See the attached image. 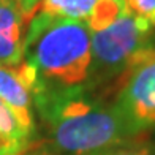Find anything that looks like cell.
I'll use <instances>...</instances> for the list:
<instances>
[{
  "label": "cell",
  "mask_w": 155,
  "mask_h": 155,
  "mask_svg": "<svg viewBox=\"0 0 155 155\" xmlns=\"http://www.w3.org/2000/svg\"><path fill=\"white\" fill-rule=\"evenodd\" d=\"M98 0H41L38 11L55 18L87 22Z\"/></svg>",
  "instance_id": "obj_7"
},
{
  "label": "cell",
  "mask_w": 155,
  "mask_h": 155,
  "mask_svg": "<svg viewBox=\"0 0 155 155\" xmlns=\"http://www.w3.org/2000/svg\"><path fill=\"white\" fill-rule=\"evenodd\" d=\"M153 130H155V128H153Z\"/></svg>",
  "instance_id": "obj_16"
},
{
  "label": "cell",
  "mask_w": 155,
  "mask_h": 155,
  "mask_svg": "<svg viewBox=\"0 0 155 155\" xmlns=\"http://www.w3.org/2000/svg\"><path fill=\"white\" fill-rule=\"evenodd\" d=\"M112 2H116L119 6H120L124 13H128V8H127V2H125V0H112Z\"/></svg>",
  "instance_id": "obj_13"
},
{
  "label": "cell",
  "mask_w": 155,
  "mask_h": 155,
  "mask_svg": "<svg viewBox=\"0 0 155 155\" xmlns=\"http://www.w3.org/2000/svg\"><path fill=\"white\" fill-rule=\"evenodd\" d=\"M120 15H124V11L116 2H112V0H98L86 24L90 32H98L109 27Z\"/></svg>",
  "instance_id": "obj_9"
},
{
  "label": "cell",
  "mask_w": 155,
  "mask_h": 155,
  "mask_svg": "<svg viewBox=\"0 0 155 155\" xmlns=\"http://www.w3.org/2000/svg\"><path fill=\"white\" fill-rule=\"evenodd\" d=\"M0 135L24 150H27L35 143L33 135L24 130V127L19 124L15 112L2 100H0Z\"/></svg>",
  "instance_id": "obj_8"
},
{
  "label": "cell",
  "mask_w": 155,
  "mask_h": 155,
  "mask_svg": "<svg viewBox=\"0 0 155 155\" xmlns=\"http://www.w3.org/2000/svg\"><path fill=\"white\" fill-rule=\"evenodd\" d=\"M22 155H55V152H52L43 141H35Z\"/></svg>",
  "instance_id": "obj_12"
},
{
  "label": "cell",
  "mask_w": 155,
  "mask_h": 155,
  "mask_svg": "<svg viewBox=\"0 0 155 155\" xmlns=\"http://www.w3.org/2000/svg\"><path fill=\"white\" fill-rule=\"evenodd\" d=\"M18 2L21 3V8H22V5H24V2H25V0H18Z\"/></svg>",
  "instance_id": "obj_15"
},
{
  "label": "cell",
  "mask_w": 155,
  "mask_h": 155,
  "mask_svg": "<svg viewBox=\"0 0 155 155\" xmlns=\"http://www.w3.org/2000/svg\"><path fill=\"white\" fill-rule=\"evenodd\" d=\"M27 24L18 0H0V65L16 67L24 60Z\"/></svg>",
  "instance_id": "obj_5"
},
{
  "label": "cell",
  "mask_w": 155,
  "mask_h": 155,
  "mask_svg": "<svg viewBox=\"0 0 155 155\" xmlns=\"http://www.w3.org/2000/svg\"><path fill=\"white\" fill-rule=\"evenodd\" d=\"M32 103L43 122V143L59 155H81L138 139L112 101L86 86L54 87L38 81Z\"/></svg>",
  "instance_id": "obj_1"
},
{
  "label": "cell",
  "mask_w": 155,
  "mask_h": 155,
  "mask_svg": "<svg viewBox=\"0 0 155 155\" xmlns=\"http://www.w3.org/2000/svg\"><path fill=\"white\" fill-rule=\"evenodd\" d=\"M112 104L135 135L155 128V48L133 60L119 78Z\"/></svg>",
  "instance_id": "obj_4"
},
{
  "label": "cell",
  "mask_w": 155,
  "mask_h": 155,
  "mask_svg": "<svg viewBox=\"0 0 155 155\" xmlns=\"http://www.w3.org/2000/svg\"><path fill=\"white\" fill-rule=\"evenodd\" d=\"M24 60L40 79L54 87H76L87 81L92 46L86 22L37 11L27 24Z\"/></svg>",
  "instance_id": "obj_2"
},
{
  "label": "cell",
  "mask_w": 155,
  "mask_h": 155,
  "mask_svg": "<svg viewBox=\"0 0 155 155\" xmlns=\"http://www.w3.org/2000/svg\"><path fill=\"white\" fill-rule=\"evenodd\" d=\"M149 149H150V153L155 155V144H149Z\"/></svg>",
  "instance_id": "obj_14"
},
{
  "label": "cell",
  "mask_w": 155,
  "mask_h": 155,
  "mask_svg": "<svg viewBox=\"0 0 155 155\" xmlns=\"http://www.w3.org/2000/svg\"><path fill=\"white\" fill-rule=\"evenodd\" d=\"M125 2L130 13L155 27V0H125Z\"/></svg>",
  "instance_id": "obj_11"
},
{
  "label": "cell",
  "mask_w": 155,
  "mask_h": 155,
  "mask_svg": "<svg viewBox=\"0 0 155 155\" xmlns=\"http://www.w3.org/2000/svg\"><path fill=\"white\" fill-rule=\"evenodd\" d=\"M0 100L15 112L19 124L30 135H35V122L32 111V95L18 76L15 67L0 65Z\"/></svg>",
  "instance_id": "obj_6"
},
{
  "label": "cell",
  "mask_w": 155,
  "mask_h": 155,
  "mask_svg": "<svg viewBox=\"0 0 155 155\" xmlns=\"http://www.w3.org/2000/svg\"><path fill=\"white\" fill-rule=\"evenodd\" d=\"M153 29L155 27L147 21L128 11L120 15L106 29L90 32L92 60L84 86L97 92L119 79L130 68L133 60L155 48Z\"/></svg>",
  "instance_id": "obj_3"
},
{
  "label": "cell",
  "mask_w": 155,
  "mask_h": 155,
  "mask_svg": "<svg viewBox=\"0 0 155 155\" xmlns=\"http://www.w3.org/2000/svg\"><path fill=\"white\" fill-rule=\"evenodd\" d=\"M81 155H152V153L149 149V143L138 138V139L127 141V143H122V144H116V146L104 147V149L87 152V153H81Z\"/></svg>",
  "instance_id": "obj_10"
}]
</instances>
